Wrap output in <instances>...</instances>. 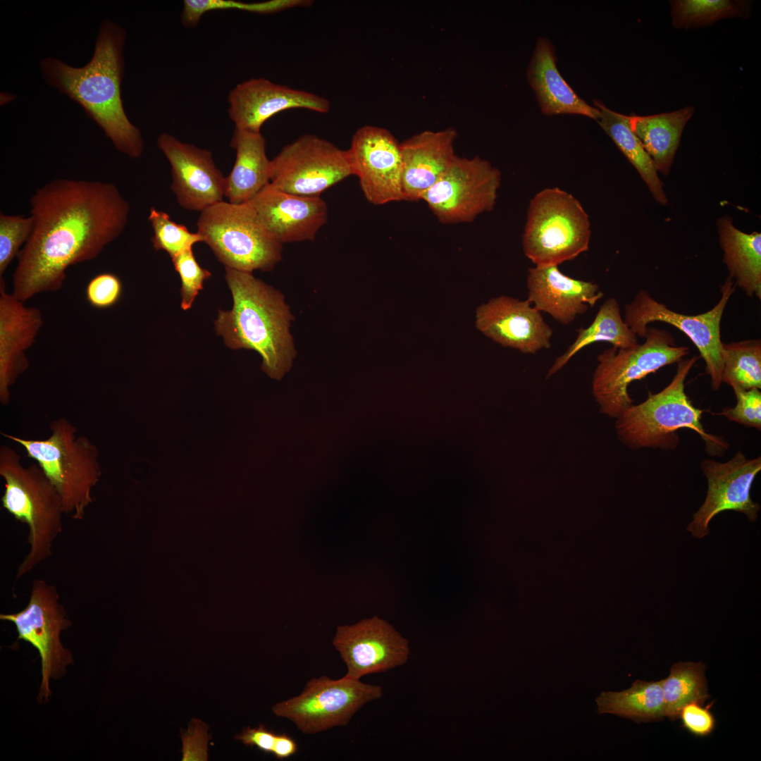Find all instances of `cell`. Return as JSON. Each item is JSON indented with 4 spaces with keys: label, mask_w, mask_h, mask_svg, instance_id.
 <instances>
[{
    "label": "cell",
    "mask_w": 761,
    "mask_h": 761,
    "mask_svg": "<svg viewBox=\"0 0 761 761\" xmlns=\"http://www.w3.org/2000/svg\"><path fill=\"white\" fill-rule=\"evenodd\" d=\"M32 229L17 256L12 294L25 302L59 290L67 269L97 258L124 230L130 205L109 182L55 179L30 199Z\"/></svg>",
    "instance_id": "obj_1"
},
{
    "label": "cell",
    "mask_w": 761,
    "mask_h": 761,
    "mask_svg": "<svg viewBox=\"0 0 761 761\" xmlns=\"http://www.w3.org/2000/svg\"><path fill=\"white\" fill-rule=\"evenodd\" d=\"M125 30L111 20L102 21L93 56L81 68L55 58L41 61L46 81L80 104L103 130L116 149L131 159L144 149L140 130L128 119L121 97Z\"/></svg>",
    "instance_id": "obj_2"
},
{
    "label": "cell",
    "mask_w": 761,
    "mask_h": 761,
    "mask_svg": "<svg viewBox=\"0 0 761 761\" xmlns=\"http://www.w3.org/2000/svg\"><path fill=\"white\" fill-rule=\"evenodd\" d=\"M225 277L233 306L230 311H218L217 334L231 349L257 352L262 357L261 370L280 380L296 356L290 333L293 316L284 296L250 272L225 267Z\"/></svg>",
    "instance_id": "obj_3"
},
{
    "label": "cell",
    "mask_w": 761,
    "mask_h": 761,
    "mask_svg": "<svg viewBox=\"0 0 761 761\" xmlns=\"http://www.w3.org/2000/svg\"><path fill=\"white\" fill-rule=\"evenodd\" d=\"M696 357L678 362L671 382L646 400L632 404L615 421L619 440L632 450L641 448L672 450L679 444L677 431L688 428L703 440L706 452L722 456L729 444L722 437L707 433L701 422L703 410L695 407L685 391L686 379L697 361Z\"/></svg>",
    "instance_id": "obj_4"
},
{
    "label": "cell",
    "mask_w": 761,
    "mask_h": 761,
    "mask_svg": "<svg viewBox=\"0 0 761 761\" xmlns=\"http://www.w3.org/2000/svg\"><path fill=\"white\" fill-rule=\"evenodd\" d=\"M0 476L4 481L2 507L29 529L30 550L17 569L18 580L52 555L65 514L59 493L41 467L37 463L24 466L17 451L6 445L0 447Z\"/></svg>",
    "instance_id": "obj_5"
},
{
    "label": "cell",
    "mask_w": 761,
    "mask_h": 761,
    "mask_svg": "<svg viewBox=\"0 0 761 761\" xmlns=\"http://www.w3.org/2000/svg\"><path fill=\"white\" fill-rule=\"evenodd\" d=\"M49 429L44 439L1 434L23 447L41 467L59 493L64 514L81 520L102 474L99 451L88 437L78 435L76 427L64 417L54 420Z\"/></svg>",
    "instance_id": "obj_6"
},
{
    "label": "cell",
    "mask_w": 761,
    "mask_h": 761,
    "mask_svg": "<svg viewBox=\"0 0 761 761\" xmlns=\"http://www.w3.org/2000/svg\"><path fill=\"white\" fill-rule=\"evenodd\" d=\"M589 218L572 194L545 188L531 200L523 235V249L536 267L559 266L589 247Z\"/></svg>",
    "instance_id": "obj_7"
},
{
    "label": "cell",
    "mask_w": 761,
    "mask_h": 761,
    "mask_svg": "<svg viewBox=\"0 0 761 761\" xmlns=\"http://www.w3.org/2000/svg\"><path fill=\"white\" fill-rule=\"evenodd\" d=\"M197 232L225 267L271 271L282 258L281 244L248 203L221 201L204 211Z\"/></svg>",
    "instance_id": "obj_8"
},
{
    "label": "cell",
    "mask_w": 761,
    "mask_h": 761,
    "mask_svg": "<svg viewBox=\"0 0 761 761\" xmlns=\"http://www.w3.org/2000/svg\"><path fill=\"white\" fill-rule=\"evenodd\" d=\"M644 338L642 344L621 349L612 347L598 356L592 392L601 414L617 419L633 404L628 392L631 383L678 363L689 352L688 347L676 345L665 330L648 328Z\"/></svg>",
    "instance_id": "obj_9"
},
{
    "label": "cell",
    "mask_w": 761,
    "mask_h": 761,
    "mask_svg": "<svg viewBox=\"0 0 761 761\" xmlns=\"http://www.w3.org/2000/svg\"><path fill=\"white\" fill-rule=\"evenodd\" d=\"M736 285L728 277L720 286L721 298L710 310L700 314L688 315L676 312L659 302L645 290H640L624 308V320L632 331L644 338L648 325L662 322L683 332L694 344L705 361V371L710 378L711 388L717 391L722 384V318Z\"/></svg>",
    "instance_id": "obj_10"
},
{
    "label": "cell",
    "mask_w": 761,
    "mask_h": 761,
    "mask_svg": "<svg viewBox=\"0 0 761 761\" xmlns=\"http://www.w3.org/2000/svg\"><path fill=\"white\" fill-rule=\"evenodd\" d=\"M382 696L378 685L321 676L309 680L299 695L275 704L272 712L303 734H314L347 725L364 705Z\"/></svg>",
    "instance_id": "obj_11"
},
{
    "label": "cell",
    "mask_w": 761,
    "mask_h": 761,
    "mask_svg": "<svg viewBox=\"0 0 761 761\" xmlns=\"http://www.w3.org/2000/svg\"><path fill=\"white\" fill-rule=\"evenodd\" d=\"M0 619L12 622L18 638L30 643L39 652L42 664V683L37 700L47 703L51 694L50 678L57 679L66 673V667L73 664L70 651L63 648L60 635L71 622L54 586L43 579L32 582L29 602L22 610L1 614Z\"/></svg>",
    "instance_id": "obj_12"
},
{
    "label": "cell",
    "mask_w": 761,
    "mask_h": 761,
    "mask_svg": "<svg viewBox=\"0 0 761 761\" xmlns=\"http://www.w3.org/2000/svg\"><path fill=\"white\" fill-rule=\"evenodd\" d=\"M500 182V171L488 161L456 155L421 200L443 224L469 223L494 208Z\"/></svg>",
    "instance_id": "obj_13"
},
{
    "label": "cell",
    "mask_w": 761,
    "mask_h": 761,
    "mask_svg": "<svg viewBox=\"0 0 761 761\" xmlns=\"http://www.w3.org/2000/svg\"><path fill=\"white\" fill-rule=\"evenodd\" d=\"M352 175L347 149L304 134L283 147L271 160L270 183L287 193L319 197Z\"/></svg>",
    "instance_id": "obj_14"
},
{
    "label": "cell",
    "mask_w": 761,
    "mask_h": 761,
    "mask_svg": "<svg viewBox=\"0 0 761 761\" xmlns=\"http://www.w3.org/2000/svg\"><path fill=\"white\" fill-rule=\"evenodd\" d=\"M700 469L706 478L707 490L704 502L687 526L693 537L707 536L710 521L724 511L740 512L751 523L756 521L760 505L753 500L750 490L761 471V457L749 459L738 450L724 462L704 459Z\"/></svg>",
    "instance_id": "obj_15"
},
{
    "label": "cell",
    "mask_w": 761,
    "mask_h": 761,
    "mask_svg": "<svg viewBox=\"0 0 761 761\" xmlns=\"http://www.w3.org/2000/svg\"><path fill=\"white\" fill-rule=\"evenodd\" d=\"M353 175L371 204L403 201L401 143L387 129L365 125L354 134L347 149Z\"/></svg>",
    "instance_id": "obj_16"
},
{
    "label": "cell",
    "mask_w": 761,
    "mask_h": 761,
    "mask_svg": "<svg viewBox=\"0 0 761 761\" xmlns=\"http://www.w3.org/2000/svg\"><path fill=\"white\" fill-rule=\"evenodd\" d=\"M332 643L346 664L344 676L354 680L402 666L410 654L407 639L376 616L338 626Z\"/></svg>",
    "instance_id": "obj_17"
},
{
    "label": "cell",
    "mask_w": 761,
    "mask_h": 761,
    "mask_svg": "<svg viewBox=\"0 0 761 761\" xmlns=\"http://www.w3.org/2000/svg\"><path fill=\"white\" fill-rule=\"evenodd\" d=\"M157 145L171 164V190L181 207L201 212L223 201L225 177L210 151L168 133L159 136Z\"/></svg>",
    "instance_id": "obj_18"
},
{
    "label": "cell",
    "mask_w": 761,
    "mask_h": 761,
    "mask_svg": "<svg viewBox=\"0 0 761 761\" xmlns=\"http://www.w3.org/2000/svg\"><path fill=\"white\" fill-rule=\"evenodd\" d=\"M228 116L235 128L254 132H260L267 120L287 109H306L323 113L330 109L324 97L263 78L237 84L228 93Z\"/></svg>",
    "instance_id": "obj_19"
},
{
    "label": "cell",
    "mask_w": 761,
    "mask_h": 761,
    "mask_svg": "<svg viewBox=\"0 0 761 761\" xmlns=\"http://www.w3.org/2000/svg\"><path fill=\"white\" fill-rule=\"evenodd\" d=\"M476 326L502 346L524 354L549 349L553 335L552 329L528 299L519 300L505 295L492 298L477 308Z\"/></svg>",
    "instance_id": "obj_20"
},
{
    "label": "cell",
    "mask_w": 761,
    "mask_h": 761,
    "mask_svg": "<svg viewBox=\"0 0 761 761\" xmlns=\"http://www.w3.org/2000/svg\"><path fill=\"white\" fill-rule=\"evenodd\" d=\"M247 203L281 244L312 241L328 221V206L320 196L287 193L271 183Z\"/></svg>",
    "instance_id": "obj_21"
},
{
    "label": "cell",
    "mask_w": 761,
    "mask_h": 761,
    "mask_svg": "<svg viewBox=\"0 0 761 761\" xmlns=\"http://www.w3.org/2000/svg\"><path fill=\"white\" fill-rule=\"evenodd\" d=\"M43 316L37 308L27 307L0 280V402L6 406L11 389L29 367L26 356L42 326Z\"/></svg>",
    "instance_id": "obj_22"
},
{
    "label": "cell",
    "mask_w": 761,
    "mask_h": 761,
    "mask_svg": "<svg viewBox=\"0 0 761 761\" xmlns=\"http://www.w3.org/2000/svg\"><path fill=\"white\" fill-rule=\"evenodd\" d=\"M527 288L531 304L564 325L586 313L604 295L596 283L567 276L557 266L530 268Z\"/></svg>",
    "instance_id": "obj_23"
},
{
    "label": "cell",
    "mask_w": 761,
    "mask_h": 761,
    "mask_svg": "<svg viewBox=\"0 0 761 761\" xmlns=\"http://www.w3.org/2000/svg\"><path fill=\"white\" fill-rule=\"evenodd\" d=\"M457 133L452 128L425 130L401 143L403 200L418 202L447 171L455 157Z\"/></svg>",
    "instance_id": "obj_24"
},
{
    "label": "cell",
    "mask_w": 761,
    "mask_h": 761,
    "mask_svg": "<svg viewBox=\"0 0 761 761\" xmlns=\"http://www.w3.org/2000/svg\"><path fill=\"white\" fill-rule=\"evenodd\" d=\"M527 75L544 114H580L598 119L600 110L580 98L560 75L554 48L548 39H538Z\"/></svg>",
    "instance_id": "obj_25"
},
{
    "label": "cell",
    "mask_w": 761,
    "mask_h": 761,
    "mask_svg": "<svg viewBox=\"0 0 761 761\" xmlns=\"http://www.w3.org/2000/svg\"><path fill=\"white\" fill-rule=\"evenodd\" d=\"M230 147L236 158L224 180V197L233 204L247 203L271 182V160L266 151V140L261 132L235 128Z\"/></svg>",
    "instance_id": "obj_26"
},
{
    "label": "cell",
    "mask_w": 761,
    "mask_h": 761,
    "mask_svg": "<svg viewBox=\"0 0 761 761\" xmlns=\"http://www.w3.org/2000/svg\"><path fill=\"white\" fill-rule=\"evenodd\" d=\"M718 228L729 277L747 295L760 299L761 234L739 230L729 217L719 219Z\"/></svg>",
    "instance_id": "obj_27"
},
{
    "label": "cell",
    "mask_w": 761,
    "mask_h": 761,
    "mask_svg": "<svg viewBox=\"0 0 761 761\" xmlns=\"http://www.w3.org/2000/svg\"><path fill=\"white\" fill-rule=\"evenodd\" d=\"M694 111L687 106L651 116H629V125L657 170L667 175L680 143L682 131Z\"/></svg>",
    "instance_id": "obj_28"
},
{
    "label": "cell",
    "mask_w": 761,
    "mask_h": 761,
    "mask_svg": "<svg viewBox=\"0 0 761 761\" xmlns=\"http://www.w3.org/2000/svg\"><path fill=\"white\" fill-rule=\"evenodd\" d=\"M577 332L574 342L555 360L547 373V378L559 371L581 349L591 344L606 342L612 344L613 347L621 349L638 343V336L625 323L619 304L613 297L606 299L601 305L590 326L581 328Z\"/></svg>",
    "instance_id": "obj_29"
},
{
    "label": "cell",
    "mask_w": 761,
    "mask_h": 761,
    "mask_svg": "<svg viewBox=\"0 0 761 761\" xmlns=\"http://www.w3.org/2000/svg\"><path fill=\"white\" fill-rule=\"evenodd\" d=\"M595 104L600 110V116L597 120L599 125L638 171L655 201L666 205L667 199L663 183L659 178L652 159L631 130L629 116L610 110L599 101H595Z\"/></svg>",
    "instance_id": "obj_30"
},
{
    "label": "cell",
    "mask_w": 761,
    "mask_h": 761,
    "mask_svg": "<svg viewBox=\"0 0 761 761\" xmlns=\"http://www.w3.org/2000/svg\"><path fill=\"white\" fill-rule=\"evenodd\" d=\"M662 680H636L630 688L619 692L602 691L595 699L599 714L610 713L638 723L665 717Z\"/></svg>",
    "instance_id": "obj_31"
},
{
    "label": "cell",
    "mask_w": 761,
    "mask_h": 761,
    "mask_svg": "<svg viewBox=\"0 0 761 761\" xmlns=\"http://www.w3.org/2000/svg\"><path fill=\"white\" fill-rule=\"evenodd\" d=\"M705 668L702 662H677L672 665L669 676L662 679L665 716L674 720L686 704L691 702L703 704L709 698Z\"/></svg>",
    "instance_id": "obj_32"
},
{
    "label": "cell",
    "mask_w": 761,
    "mask_h": 761,
    "mask_svg": "<svg viewBox=\"0 0 761 761\" xmlns=\"http://www.w3.org/2000/svg\"><path fill=\"white\" fill-rule=\"evenodd\" d=\"M722 382L732 389H761V341L722 343Z\"/></svg>",
    "instance_id": "obj_33"
},
{
    "label": "cell",
    "mask_w": 761,
    "mask_h": 761,
    "mask_svg": "<svg viewBox=\"0 0 761 761\" xmlns=\"http://www.w3.org/2000/svg\"><path fill=\"white\" fill-rule=\"evenodd\" d=\"M670 2L672 25L677 28L709 26L724 18H745L750 10L746 1L676 0Z\"/></svg>",
    "instance_id": "obj_34"
},
{
    "label": "cell",
    "mask_w": 761,
    "mask_h": 761,
    "mask_svg": "<svg viewBox=\"0 0 761 761\" xmlns=\"http://www.w3.org/2000/svg\"><path fill=\"white\" fill-rule=\"evenodd\" d=\"M311 1L269 0L245 3L234 0H185L180 15L183 26L193 27L207 12L221 10H238L260 14H270L297 6H309Z\"/></svg>",
    "instance_id": "obj_35"
},
{
    "label": "cell",
    "mask_w": 761,
    "mask_h": 761,
    "mask_svg": "<svg viewBox=\"0 0 761 761\" xmlns=\"http://www.w3.org/2000/svg\"><path fill=\"white\" fill-rule=\"evenodd\" d=\"M148 220L154 232L151 238L154 248L156 251H165L171 259L192 249L196 243L203 242L198 232L189 231L185 225L175 223L167 213L154 207L150 209Z\"/></svg>",
    "instance_id": "obj_36"
},
{
    "label": "cell",
    "mask_w": 761,
    "mask_h": 761,
    "mask_svg": "<svg viewBox=\"0 0 761 761\" xmlns=\"http://www.w3.org/2000/svg\"><path fill=\"white\" fill-rule=\"evenodd\" d=\"M32 229V219L30 216L0 214L1 277L29 239Z\"/></svg>",
    "instance_id": "obj_37"
},
{
    "label": "cell",
    "mask_w": 761,
    "mask_h": 761,
    "mask_svg": "<svg viewBox=\"0 0 761 761\" xmlns=\"http://www.w3.org/2000/svg\"><path fill=\"white\" fill-rule=\"evenodd\" d=\"M172 261L181 279V308L187 310L203 289L204 280L210 278L211 273L200 266L192 249L178 254L172 259Z\"/></svg>",
    "instance_id": "obj_38"
},
{
    "label": "cell",
    "mask_w": 761,
    "mask_h": 761,
    "mask_svg": "<svg viewBox=\"0 0 761 761\" xmlns=\"http://www.w3.org/2000/svg\"><path fill=\"white\" fill-rule=\"evenodd\" d=\"M736 399L734 407H726L719 413L729 420L745 427L761 430L760 389H733Z\"/></svg>",
    "instance_id": "obj_39"
},
{
    "label": "cell",
    "mask_w": 761,
    "mask_h": 761,
    "mask_svg": "<svg viewBox=\"0 0 761 761\" xmlns=\"http://www.w3.org/2000/svg\"><path fill=\"white\" fill-rule=\"evenodd\" d=\"M123 291L120 278L111 273H103L88 283L85 294L88 303L97 309H107L119 300Z\"/></svg>",
    "instance_id": "obj_40"
},
{
    "label": "cell",
    "mask_w": 761,
    "mask_h": 761,
    "mask_svg": "<svg viewBox=\"0 0 761 761\" xmlns=\"http://www.w3.org/2000/svg\"><path fill=\"white\" fill-rule=\"evenodd\" d=\"M703 703L691 702L682 707L679 717L683 726L697 736H707L714 729L716 721L710 707H703Z\"/></svg>",
    "instance_id": "obj_41"
},
{
    "label": "cell",
    "mask_w": 761,
    "mask_h": 761,
    "mask_svg": "<svg viewBox=\"0 0 761 761\" xmlns=\"http://www.w3.org/2000/svg\"><path fill=\"white\" fill-rule=\"evenodd\" d=\"M277 734L260 724L256 727L247 726L235 739L248 747H255L266 754H272Z\"/></svg>",
    "instance_id": "obj_42"
},
{
    "label": "cell",
    "mask_w": 761,
    "mask_h": 761,
    "mask_svg": "<svg viewBox=\"0 0 761 761\" xmlns=\"http://www.w3.org/2000/svg\"><path fill=\"white\" fill-rule=\"evenodd\" d=\"M193 722L194 723L192 724L190 727L189 726L187 732L182 734L183 743L182 751L190 748L186 752L182 753V760H187V757L194 745L196 746V752H198L197 753L199 757H198V756H197V757L199 758L198 760H206V759H207L208 743L206 725L197 719L193 720Z\"/></svg>",
    "instance_id": "obj_43"
},
{
    "label": "cell",
    "mask_w": 761,
    "mask_h": 761,
    "mask_svg": "<svg viewBox=\"0 0 761 761\" xmlns=\"http://www.w3.org/2000/svg\"><path fill=\"white\" fill-rule=\"evenodd\" d=\"M298 746L295 740L283 733L276 736L272 754L279 760L289 758L297 753Z\"/></svg>",
    "instance_id": "obj_44"
}]
</instances>
